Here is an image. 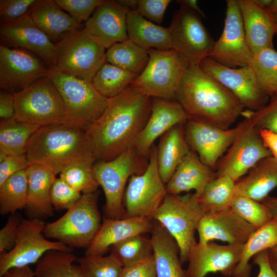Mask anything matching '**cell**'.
Listing matches in <instances>:
<instances>
[{
	"mask_svg": "<svg viewBox=\"0 0 277 277\" xmlns=\"http://www.w3.org/2000/svg\"><path fill=\"white\" fill-rule=\"evenodd\" d=\"M255 230L230 207L204 213L196 227L198 242L201 244L219 240L228 244H244Z\"/></svg>",
	"mask_w": 277,
	"mask_h": 277,
	"instance_id": "cell-22",
	"label": "cell"
},
{
	"mask_svg": "<svg viewBox=\"0 0 277 277\" xmlns=\"http://www.w3.org/2000/svg\"><path fill=\"white\" fill-rule=\"evenodd\" d=\"M117 2L121 5L127 6L130 10H136L137 0H120Z\"/></svg>",
	"mask_w": 277,
	"mask_h": 277,
	"instance_id": "cell-60",
	"label": "cell"
},
{
	"mask_svg": "<svg viewBox=\"0 0 277 277\" xmlns=\"http://www.w3.org/2000/svg\"><path fill=\"white\" fill-rule=\"evenodd\" d=\"M28 194L26 212L29 219L43 220L53 215L50 190L56 174L47 168L30 164L26 170Z\"/></svg>",
	"mask_w": 277,
	"mask_h": 277,
	"instance_id": "cell-26",
	"label": "cell"
},
{
	"mask_svg": "<svg viewBox=\"0 0 277 277\" xmlns=\"http://www.w3.org/2000/svg\"><path fill=\"white\" fill-rule=\"evenodd\" d=\"M243 245L196 242L189 252L187 277H205L208 273L215 272L232 276L240 260Z\"/></svg>",
	"mask_w": 277,
	"mask_h": 277,
	"instance_id": "cell-19",
	"label": "cell"
},
{
	"mask_svg": "<svg viewBox=\"0 0 277 277\" xmlns=\"http://www.w3.org/2000/svg\"><path fill=\"white\" fill-rule=\"evenodd\" d=\"M130 10L117 1L104 0L86 22L84 29L107 49L129 39L127 16Z\"/></svg>",
	"mask_w": 277,
	"mask_h": 277,
	"instance_id": "cell-23",
	"label": "cell"
},
{
	"mask_svg": "<svg viewBox=\"0 0 277 277\" xmlns=\"http://www.w3.org/2000/svg\"><path fill=\"white\" fill-rule=\"evenodd\" d=\"M30 14L36 25L56 43L70 33L84 27L64 12L55 0H41Z\"/></svg>",
	"mask_w": 277,
	"mask_h": 277,
	"instance_id": "cell-28",
	"label": "cell"
},
{
	"mask_svg": "<svg viewBox=\"0 0 277 277\" xmlns=\"http://www.w3.org/2000/svg\"><path fill=\"white\" fill-rule=\"evenodd\" d=\"M13 95V118L17 121L41 127L52 125L76 127L68 116L61 96L49 76Z\"/></svg>",
	"mask_w": 277,
	"mask_h": 277,
	"instance_id": "cell-5",
	"label": "cell"
},
{
	"mask_svg": "<svg viewBox=\"0 0 277 277\" xmlns=\"http://www.w3.org/2000/svg\"><path fill=\"white\" fill-rule=\"evenodd\" d=\"M50 69L35 53L0 45V87L12 94L49 76Z\"/></svg>",
	"mask_w": 277,
	"mask_h": 277,
	"instance_id": "cell-15",
	"label": "cell"
},
{
	"mask_svg": "<svg viewBox=\"0 0 277 277\" xmlns=\"http://www.w3.org/2000/svg\"><path fill=\"white\" fill-rule=\"evenodd\" d=\"M63 10L78 23L86 22L104 0H55Z\"/></svg>",
	"mask_w": 277,
	"mask_h": 277,
	"instance_id": "cell-47",
	"label": "cell"
},
{
	"mask_svg": "<svg viewBox=\"0 0 277 277\" xmlns=\"http://www.w3.org/2000/svg\"><path fill=\"white\" fill-rule=\"evenodd\" d=\"M23 219L19 214H11L5 225L0 230V254L7 252L14 246L18 227Z\"/></svg>",
	"mask_w": 277,
	"mask_h": 277,
	"instance_id": "cell-51",
	"label": "cell"
},
{
	"mask_svg": "<svg viewBox=\"0 0 277 277\" xmlns=\"http://www.w3.org/2000/svg\"><path fill=\"white\" fill-rule=\"evenodd\" d=\"M55 44L57 57L52 69L62 73L91 82L106 62V48L84 27L70 33Z\"/></svg>",
	"mask_w": 277,
	"mask_h": 277,
	"instance_id": "cell-9",
	"label": "cell"
},
{
	"mask_svg": "<svg viewBox=\"0 0 277 277\" xmlns=\"http://www.w3.org/2000/svg\"><path fill=\"white\" fill-rule=\"evenodd\" d=\"M92 167L73 165L62 172L60 178L83 194L93 193L97 191L99 184L93 174Z\"/></svg>",
	"mask_w": 277,
	"mask_h": 277,
	"instance_id": "cell-44",
	"label": "cell"
},
{
	"mask_svg": "<svg viewBox=\"0 0 277 277\" xmlns=\"http://www.w3.org/2000/svg\"><path fill=\"white\" fill-rule=\"evenodd\" d=\"M137 75L105 62L96 72L91 83L102 95L111 98L130 86Z\"/></svg>",
	"mask_w": 277,
	"mask_h": 277,
	"instance_id": "cell-38",
	"label": "cell"
},
{
	"mask_svg": "<svg viewBox=\"0 0 277 277\" xmlns=\"http://www.w3.org/2000/svg\"><path fill=\"white\" fill-rule=\"evenodd\" d=\"M239 124V130L215 172L216 176L226 175L235 182L261 160L272 155L260 131L249 120L245 118Z\"/></svg>",
	"mask_w": 277,
	"mask_h": 277,
	"instance_id": "cell-14",
	"label": "cell"
},
{
	"mask_svg": "<svg viewBox=\"0 0 277 277\" xmlns=\"http://www.w3.org/2000/svg\"><path fill=\"white\" fill-rule=\"evenodd\" d=\"M225 14L222 33L209 57L230 68L249 66L252 54L247 42L238 0L226 1Z\"/></svg>",
	"mask_w": 277,
	"mask_h": 277,
	"instance_id": "cell-17",
	"label": "cell"
},
{
	"mask_svg": "<svg viewBox=\"0 0 277 277\" xmlns=\"http://www.w3.org/2000/svg\"><path fill=\"white\" fill-rule=\"evenodd\" d=\"M261 202L267 207L272 219L277 220V197L268 196Z\"/></svg>",
	"mask_w": 277,
	"mask_h": 277,
	"instance_id": "cell-57",
	"label": "cell"
},
{
	"mask_svg": "<svg viewBox=\"0 0 277 277\" xmlns=\"http://www.w3.org/2000/svg\"><path fill=\"white\" fill-rule=\"evenodd\" d=\"M247 44L252 54L266 48H274L277 26L268 9L254 0H238Z\"/></svg>",
	"mask_w": 277,
	"mask_h": 277,
	"instance_id": "cell-24",
	"label": "cell"
},
{
	"mask_svg": "<svg viewBox=\"0 0 277 277\" xmlns=\"http://www.w3.org/2000/svg\"><path fill=\"white\" fill-rule=\"evenodd\" d=\"M169 28L172 49L182 54L190 65H199L209 56L215 41L197 13L180 5Z\"/></svg>",
	"mask_w": 277,
	"mask_h": 277,
	"instance_id": "cell-13",
	"label": "cell"
},
{
	"mask_svg": "<svg viewBox=\"0 0 277 277\" xmlns=\"http://www.w3.org/2000/svg\"><path fill=\"white\" fill-rule=\"evenodd\" d=\"M0 277H35L34 271L29 266L12 268Z\"/></svg>",
	"mask_w": 277,
	"mask_h": 277,
	"instance_id": "cell-56",
	"label": "cell"
},
{
	"mask_svg": "<svg viewBox=\"0 0 277 277\" xmlns=\"http://www.w3.org/2000/svg\"><path fill=\"white\" fill-rule=\"evenodd\" d=\"M132 147L115 158L97 161L92 167L93 174L105 197V218L120 219L125 215L123 199L126 184L131 175L142 173L147 164Z\"/></svg>",
	"mask_w": 277,
	"mask_h": 277,
	"instance_id": "cell-7",
	"label": "cell"
},
{
	"mask_svg": "<svg viewBox=\"0 0 277 277\" xmlns=\"http://www.w3.org/2000/svg\"><path fill=\"white\" fill-rule=\"evenodd\" d=\"M121 277H156L153 254L130 266L124 268Z\"/></svg>",
	"mask_w": 277,
	"mask_h": 277,
	"instance_id": "cell-52",
	"label": "cell"
},
{
	"mask_svg": "<svg viewBox=\"0 0 277 277\" xmlns=\"http://www.w3.org/2000/svg\"><path fill=\"white\" fill-rule=\"evenodd\" d=\"M147 51V64L130 86L151 98L175 100L180 83L190 66L189 63L173 49H150Z\"/></svg>",
	"mask_w": 277,
	"mask_h": 277,
	"instance_id": "cell-6",
	"label": "cell"
},
{
	"mask_svg": "<svg viewBox=\"0 0 277 277\" xmlns=\"http://www.w3.org/2000/svg\"><path fill=\"white\" fill-rule=\"evenodd\" d=\"M77 258L72 251H49L37 262L35 277H83Z\"/></svg>",
	"mask_w": 277,
	"mask_h": 277,
	"instance_id": "cell-36",
	"label": "cell"
},
{
	"mask_svg": "<svg viewBox=\"0 0 277 277\" xmlns=\"http://www.w3.org/2000/svg\"><path fill=\"white\" fill-rule=\"evenodd\" d=\"M45 225L40 219L22 220L14 246L0 254V276L12 268L37 263L49 251H72V248L61 242L48 240L43 233Z\"/></svg>",
	"mask_w": 277,
	"mask_h": 277,
	"instance_id": "cell-12",
	"label": "cell"
},
{
	"mask_svg": "<svg viewBox=\"0 0 277 277\" xmlns=\"http://www.w3.org/2000/svg\"><path fill=\"white\" fill-rule=\"evenodd\" d=\"M146 169L131 176L123 199L124 216H142L153 220L167 194L166 184L160 174L156 150L152 147Z\"/></svg>",
	"mask_w": 277,
	"mask_h": 277,
	"instance_id": "cell-11",
	"label": "cell"
},
{
	"mask_svg": "<svg viewBox=\"0 0 277 277\" xmlns=\"http://www.w3.org/2000/svg\"><path fill=\"white\" fill-rule=\"evenodd\" d=\"M41 0H1V24L14 20L30 13Z\"/></svg>",
	"mask_w": 277,
	"mask_h": 277,
	"instance_id": "cell-48",
	"label": "cell"
},
{
	"mask_svg": "<svg viewBox=\"0 0 277 277\" xmlns=\"http://www.w3.org/2000/svg\"><path fill=\"white\" fill-rule=\"evenodd\" d=\"M30 164L44 166L56 175L76 165L92 166L96 158L85 130L65 125L40 127L27 144Z\"/></svg>",
	"mask_w": 277,
	"mask_h": 277,
	"instance_id": "cell-3",
	"label": "cell"
},
{
	"mask_svg": "<svg viewBox=\"0 0 277 277\" xmlns=\"http://www.w3.org/2000/svg\"><path fill=\"white\" fill-rule=\"evenodd\" d=\"M277 245V220L272 219L263 226L255 229L243 245L240 260L233 277H250V260L255 254Z\"/></svg>",
	"mask_w": 277,
	"mask_h": 277,
	"instance_id": "cell-33",
	"label": "cell"
},
{
	"mask_svg": "<svg viewBox=\"0 0 277 277\" xmlns=\"http://www.w3.org/2000/svg\"><path fill=\"white\" fill-rule=\"evenodd\" d=\"M253 263L259 268L257 277H277V274L272 268L268 255V249L255 254L253 258Z\"/></svg>",
	"mask_w": 277,
	"mask_h": 277,
	"instance_id": "cell-53",
	"label": "cell"
},
{
	"mask_svg": "<svg viewBox=\"0 0 277 277\" xmlns=\"http://www.w3.org/2000/svg\"><path fill=\"white\" fill-rule=\"evenodd\" d=\"M148 60L147 50L129 39L114 44L106 52V62L137 75L144 70Z\"/></svg>",
	"mask_w": 277,
	"mask_h": 277,
	"instance_id": "cell-35",
	"label": "cell"
},
{
	"mask_svg": "<svg viewBox=\"0 0 277 277\" xmlns=\"http://www.w3.org/2000/svg\"><path fill=\"white\" fill-rule=\"evenodd\" d=\"M0 38L1 45L28 50L41 57L50 69L55 67L57 57L55 44L36 25L30 13L1 23Z\"/></svg>",
	"mask_w": 277,
	"mask_h": 277,
	"instance_id": "cell-18",
	"label": "cell"
},
{
	"mask_svg": "<svg viewBox=\"0 0 277 277\" xmlns=\"http://www.w3.org/2000/svg\"><path fill=\"white\" fill-rule=\"evenodd\" d=\"M199 66L231 91L246 109L257 110L268 103L269 96L259 86L250 66L230 68L209 57L203 59Z\"/></svg>",
	"mask_w": 277,
	"mask_h": 277,
	"instance_id": "cell-16",
	"label": "cell"
},
{
	"mask_svg": "<svg viewBox=\"0 0 277 277\" xmlns=\"http://www.w3.org/2000/svg\"><path fill=\"white\" fill-rule=\"evenodd\" d=\"M175 100L189 120L223 129L241 115L244 107L238 98L199 65H190L177 90Z\"/></svg>",
	"mask_w": 277,
	"mask_h": 277,
	"instance_id": "cell-2",
	"label": "cell"
},
{
	"mask_svg": "<svg viewBox=\"0 0 277 277\" xmlns=\"http://www.w3.org/2000/svg\"><path fill=\"white\" fill-rule=\"evenodd\" d=\"M29 165L26 154L0 155V186L13 175L26 170Z\"/></svg>",
	"mask_w": 277,
	"mask_h": 277,
	"instance_id": "cell-50",
	"label": "cell"
},
{
	"mask_svg": "<svg viewBox=\"0 0 277 277\" xmlns=\"http://www.w3.org/2000/svg\"><path fill=\"white\" fill-rule=\"evenodd\" d=\"M152 98L129 86L109 99L86 129L97 161L112 160L132 147L150 114Z\"/></svg>",
	"mask_w": 277,
	"mask_h": 277,
	"instance_id": "cell-1",
	"label": "cell"
},
{
	"mask_svg": "<svg viewBox=\"0 0 277 277\" xmlns=\"http://www.w3.org/2000/svg\"><path fill=\"white\" fill-rule=\"evenodd\" d=\"M241 115L249 120L259 131L268 130L277 134V95L257 110H244Z\"/></svg>",
	"mask_w": 277,
	"mask_h": 277,
	"instance_id": "cell-45",
	"label": "cell"
},
{
	"mask_svg": "<svg viewBox=\"0 0 277 277\" xmlns=\"http://www.w3.org/2000/svg\"><path fill=\"white\" fill-rule=\"evenodd\" d=\"M277 187V159L270 156L259 161L247 175L235 183V194L262 202Z\"/></svg>",
	"mask_w": 277,
	"mask_h": 277,
	"instance_id": "cell-30",
	"label": "cell"
},
{
	"mask_svg": "<svg viewBox=\"0 0 277 277\" xmlns=\"http://www.w3.org/2000/svg\"><path fill=\"white\" fill-rule=\"evenodd\" d=\"M109 250L124 268L130 266L153 254L151 239L143 234L126 239L112 246Z\"/></svg>",
	"mask_w": 277,
	"mask_h": 277,
	"instance_id": "cell-41",
	"label": "cell"
},
{
	"mask_svg": "<svg viewBox=\"0 0 277 277\" xmlns=\"http://www.w3.org/2000/svg\"><path fill=\"white\" fill-rule=\"evenodd\" d=\"M150 233L156 277H187L182 267L178 245L173 237L154 220Z\"/></svg>",
	"mask_w": 277,
	"mask_h": 277,
	"instance_id": "cell-29",
	"label": "cell"
},
{
	"mask_svg": "<svg viewBox=\"0 0 277 277\" xmlns=\"http://www.w3.org/2000/svg\"><path fill=\"white\" fill-rule=\"evenodd\" d=\"M49 77L63 101L74 125L86 130L106 108L110 98L102 95L91 82L51 69Z\"/></svg>",
	"mask_w": 277,
	"mask_h": 277,
	"instance_id": "cell-10",
	"label": "cell"
},
{
	"mask_svg": "<svg viewBox=\"0 0 277 277\" xmlns=\"http://www.w3.org/2000/svg\"><path fill=\"white\" fill-rule=\"evenodd\" d=\"M76 262L83 277H121L124 269L111 253L107 256L85 255Z\"/></svg>",
	"mask_w": 277,
	"mask_h": 277,
	"instance_id": "cell-42",
	"label": "cell"
},
{
	"mask_svg": "<svg viewBox=\"0 0 277 277\" xmlns=\"http://www.w3.org/2000/svg\"><path fill=\"white\" fill-rule=\"evenodd\" d=\"M274 16L275 23H276V26H277V14H274ZM276 35H277V32H276Z\"/></svg>",
	"mask_w": 277,
	"mask_h": 277,
	"instance_id": "cell-63",
	"label": "cell"
},
{
	"mask_svg": "<svg viewBox=\"0 0 277 277\" xmlns=\"http://www.w3.org/2000/svg\"><path fill=\"white\" fill-rule=\"evenodd\" d=\"M127 29L129 39L146 50L172 49L169 27L147 20L136 10L127 14Z\"/></svg>",
	"mask_w": 277,
	"mask_h": 277,
	"instance_id": "cell-32",
	"label": "cell"
},
{
	"mask_svg": "<svg viewBox=\"0 0 277 277\" xmlns=\"http://www.w3.org/2000/svg\"><path fill=\"white\" fill-rule=\"evenodd\" d=\"M268 9L273 14H277V0H272Z\"/></svg>",
	"mask_w": 277,
	"mask_h": 277,
	"instance_id": "cell-62",
	"label": "cell"
},
{
	"mask_svg": "<svg viewBox=\"0 0 277 277\" xmlns=\"http://www.w3.org/2000/svg\"><path fill=\"white\" fill-rule=\"evenodd\" d=\"M260 133L266 147L271 155L277 159V134L268 130H261Z\"/></svg>",
	"mask_w": 277,
	"mask_h": 277,
	"instance_id": "cell-55",
	"label": "cell"
},
{
	"mask_svg": "<svg viewBox=\"0 0 277 277\" xmlns=\"http://www.w3.org/2000/svg\"><path fill=\"white\" fill-rule=\"evenodd\" d=\"M82 195L60 177L55 179L50 190L51 202L57 210H68L80 200Z\"/></svg>",
	"mask_w": 277,
	"mask_h": 277,
	"instance_id": "cell-46",
	"label": "cell"
},
{
	"mask_svg": "<svg viewBox=\"0 0 277 277\" xmlns=\"http://www.w3.org/2000/svg\"><path fill=\"white\" fill-rule=\"evenodd\" d=\"M238 124L223 129L192 120L186 123L185 134L190 149L205 165L212 168L228 149L239 130Z\"/></svg>",
	"mask_w": 277,
	"mask_h": 277,
	"instance_id": "cell-21",
	"label": "cell"
},
{
	"mask_svg": "<svg viewBox=\"0 0 277 277\" xmlns=\"http://www.w3.org/2000/svg\"><path fill=\"white\" fill-rule=\"evenodd\" d=\"M235 183L226 175L216 176L210 181L199 196L204 213L230 208L235 195Z\"/></svg>",
	"mask_w": 277,
	"mask_h": 277,
	"instance_id": "cell-37",
	"label": "cell"
},
{
	"mask_svg": "<svg viewBox=\"0 0 277 277\" xmlns=\"http://www.w3.org/2000/svg\"><path fill=\"white\" fill-rule=\"evenodd\" d=\"M153 225V220L142 216H124L115 219L105 217L85 255H103L112 246L126 239L151 233Z\"/></svg>",
	"mask_w": 277,
	"mask_h": 277,
	"instance_id": "cell-25",
	"label": "cell"
},
{
	"mask_svg": "<svg viewBox=\"0 0 277 277\" xmlns=\"http://www.w3.org/2000/svg\"><path fill=\"white\" fill-rule=\"evenodd\" d=\"M216 177V173L190 150L166 184L167 192L179 194L194 190L199 196L207 185Z\"/></svg>",
	"mask_w": 277,
	"mask_h": 277,
	"instance_id": "cell-27",
	"label": "cell"
},
{
	"mask_svg": "<svg viewBox=\"0 0 277 277\" xmlns=\"http://www.w3.org/2000/svg\"><path fill=\"white\" fill-rule=\"evenodd\" d=\"M261 89L269 97L277 95V51L266 48L252 54L249 65Z\"/></svg>",
	"mask_w": 277,
	"mask_h": 277,
	"instance_id": "cell-39",
	"label": "cell"
},
{
	"mask_svg": "<svg viewBox=\"0 0 277 277\" xmlns=\"http://www.w3.org/2000/svg\"><path fill=\"white\" fill-rule=\"evenodd\" d=\"M182 125H176L163 134L156 147L159 171L165 184L191 150Z\"/></svg>",
	"mask_w": 277,
	"mask_h": 277,
	"instance_id": "cell-31",
	"label": "cell"
},
{
	"mask_svg": "<svg viewBox=\"0 0 277 277\" xmlns=\"http://www.w3.org/2000/svg\"><path fill=\"white\" fill-rule=\"evenodd\" d=\"M98 192L83 194L80 200L60 218L46 224L47 238L73 248H88L102 225L98 207Z\"/></svg>",
	"mask_w": 277,
	"mask_h": 277,
	"instance_id": "cell-4",
	"label": "cell"
},
{
	"mask_svg": "<svg viewBox=\"0 0 277 277\" xmlns=\"http://www.w3.org/2000/svg\"><path fill=\"white\" fill-rule=\"evenodd\" d=\"M41 126L17 121L1 120L0 155L26 154L28 143Z\"/></svg>",
	"mask_w": 277,
	"mask_h": 277,
	"instance_id": "cell-34",
	"label": "cell"
},
{
	"mask_svg": "<svg viewBox=\"0 0 277 277\" xmlns=\"http://www.w3.org/2000/svg\"><path fill=\"white\" fill-rule=\"evenodd\" d=\"M188 120V115L176 100L152 98L150 114L133 147L138 156L147 159L154 142L159 137Z\"/></svg>",
	"mask_w": 277,
	"mask_h": 277,
	"instance_id": "cell-20",
	"label": "cell"
},
{
	"mask_svg": "<svg viewBox=\"0 0 277 277\" xmlns=\"http://www.w3.org/2000/svg\"><path fill=\"white\" fill-rule=\"evenodd\" d=\"M27 194L26 171L23 170L13 175L0 186L1 214H14L25 208Z\"/></svg>",
	"mask_w": 277,
	"mask_h": 277,
	"instance_id": "cell-40",
	"label": "cell"
},
{
	"mask_svg": "<svg viewBox=\"0 0 277 277\" xmlns=\"http://www.w3.org/2000/svg\"><path fill=\"white\" fill-rule=\"evenodd\" d=\"M203 214L195 193H167L153 217L176 241L182 264L188 261L190 249L196 242L195 232Z\"/></svg>",
	"mask_w": 277,
	"mask_h": 277,
	"instance_id": "cell-8",
	"label": "cell"
},
{
	"mask_svg": "<svg viewBox=\"0 0 277 277\" xmlns=\"http://www.w3.org/2000/svg\"><path fill=\"white\" fill-rule=\"evenodd\" d=\"M14 106L12 93L2 91L0 93V118L1 120H7L13 118Z\"/></svg>",
	"mask_w": 277,
	"mask_h": 277,
	"instance_id": "cell-54",
	"label": "cell"
},
{
	"mask_svg": "<svg viewBox=\"0 0 277 277\" xmlns=\"http://www.w3.org/2000/svg\"><path fill=\"white\" fill-rule=\"evenodd\" d=\"M170 0H137V11L147 20L161 24Z\"/></svg>",
	"mask_w": 277,
	"mask_h": 277,
	"instance_id": "cell-49",
	"label": "cell"
},
{
	"mask_svg": "<svg viewBox=\"0 0 277 277\" xmlns=\"http://www.w3.org/2000/svg\"><path fill=\"white\" fill-rule=\"evenodd\" d=\"M230 208L255 229L272 219L268 209L261 202L245 196L235 194Z\"/></svg>",
	"mask_w": 277,
	"mask_h": 277,
	"instance_id": "cell-43",
	"label": "cell"
},
{
	"mask_svg": "<svg viewBox=\"0 0 277 277\" xmlns=\"http://www.w3.org/2000/svg\"><path fill=\"white\" fill-rule=\"evenodd\" d=\"M254 1L260 7L265 9H268L272 0H254Z\"/></svg>",
	"mask_w": 277,
	"mask_h": 277,
	"instance_id": "cell-61",
	"label": "cell"
},
{
	"mask_svg": "<svg viewBox=\"0 0 277 277\" xmlns=\"http://www.w3.org/2000/svg\"><path fill=\"white\" fill-rule=\"evenodd\" d=\"M268 255L271 266L277 274V245L268 249Z\"/></svg>",
	"mask_w": 277,
	"mask_h": 277,
	"instance_id": "cell-59",
	"label": "cell"
},
{
	"mask_svg": "<svg viewBox=\"0 0 277 277\" xmlns=\"http://www.w3.org/2000/svg\"><path fill=\"white\" fill-rule=\"evenodd\" d=\"M180 5L185 6L190 9L197 13L200 16L205 17V15L198 5L197 1L195 0H179L176 1Z\"/></svg>",
	"mask_w": 277,
	"mask_h": 277,
	"instance_id": "cell-58",
	"label": "cell"
}]
</instances>
